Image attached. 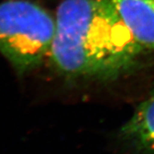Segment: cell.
I'll return each instance as SVG.
<instances>
[{
    "mask_svg": "<svg viewBox=\"0 0 154 154\" xmlns=\"http://www.w3.org/2000/svg\"><path fill=\"white\" fill-rule=\"evenodd\" d=\"M55 21L49 55L68 77L116 80L145 51L109 0H63Z\"/></svg>",
    "mask_w": 154,
    "mask_h": 154,
    "instance_id": "cell-1",
    "label": "cell"
},
{
    "mask_svg": "<svg viewBox=\"0 0 154 154\" xmlns=\"http://www.w3.org/2000/svg\"><path fill=\"white\" fill-rule=\"evenodd\" d=\"M55 29V19L34 3H0V52L19 75L33 70L49 54Z\"/></svg>",
    "mask_w": 154,
    "mask_h": 154,
    "instance_id": "cell-2",
    "label": "cell"
},
{
    "mask_svg": "<svg viewBox=\"0 0 154 154\" xmlns=\"http://www.w3.org/2000/svg\"><path fill=\"white\" fill-rule=\"evenodd\" d=\"M120 138L134 154H154V85L122 126Z\"/></svg>",
    "mask_w": 154,
    "mask_h": 154,
    "instance_id": "cell-3",
    "label": "cell"
},
{
    "mask_svg": "<svg viewBox=\"0 0 154 154\" xmlns=\"http://www.w3.org/2000/svg\"><path fill=\"white\" fill-rule=\"evenodd\" d=\"M144 51H154V0H109Z\"/></svg>",
    "mask_w": 154,
    "mask_h": 154,
    "instance_id": "cell-4",
    "label": "cell"
}]
</instances>
